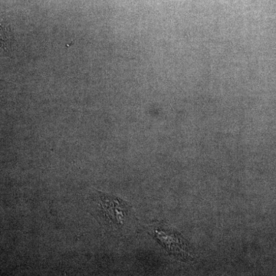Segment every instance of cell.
<instances>
[{
	"label": "cell",
	"instance_id": "obj_1",
	"mask_svg": "<svg viewBox=\"0 0 276 276\" xmlns=\"http://www.w3.org/2000/svg\"><path fill=\"white\" fill-rule=\"evenodd\" d=\"M99 212L109 224L121 227L131 210V206L122 199L111 194L97 191Z\"/></svg>",
	"mask_w": 276,
	"mask_h": 276
},
{
	"label": "cell",
	"instance_id": "obj_2",
	"mask_svg": "<svg viewBox=\"0 0 276 276\" xmlns=\"http://www.w3.org/2000/svg\"><path fill=\"white\" fill-rule=\"evenodd\" d=\"M150 234L152 235L169 253L177 259L187 262L192 260L194 258L186 241L184 240L179 233H176L173 229L158 226L152 228Z\"/></svg>",
	"mask_w": 276,
	"mask_h": 276
}]
</instances>
